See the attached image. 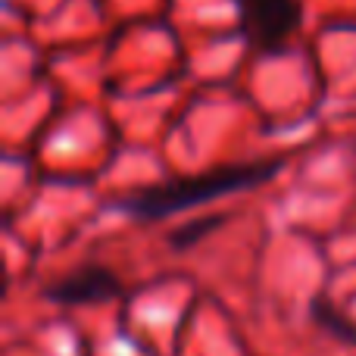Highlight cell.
Returning <instances> with one entry per match:
<instances>
[{
  "label": "cell",
  "instance_id": "cell-1",
  "mask_svg": "<svg viewBox=\"0 0 356 356\" xmlns=\"http://www.w3.org/2000/svg\"><path fill=\"white\" fill-rule=\"evenodd\" d=\"M278 169H282V160H253V163H238V166L209 169V172L200 175L172 178V181L150 184V188L125 197L122 213L135 216V219H166V216H175L181 209L219 200L225 194L257 188V184L269 181Z\"/></svg>",
  "mask_w": 356,
  "mask_h": 356
},
{
  "label": "cell",
  "instance_id": "cell-2",
  "mask_svg": "<svg viewBox=\"0 0 356 356\" xmlns=\"http://www.w3.org/2000/svg\"><path fill=\"white\" fill-rule=\"evenodd\" d=\"M238 22L247 47L278 54L303 22L300 0H238Z\"/></svg>",
  "mask_w": 356,
  "mask_h": 356
},
{
  "label": "cell",
  "instance_id": "cell-3",
  "mask_svg": "<svg viewBox=\"0 0 356 356\" xmlns=\"http://www.w3.org/2000/svg\"><path fill=\"white\" fill-rule=\"evenodd\" d=\"M122 294V282L104 266H88L72 275L60 278L47 288V297L63 307H88V303H104Z\"/></svg>",
  "mask_w": 356,
  "mask_h": 356
},
{
  "label": "cell",
  "instance_id": "cell-4",
  "mask_svg": "<svg viewBox=\"0 0 356 356\" xmlns=\"http://www.w3.org/2000/svg\"><path fill=\"white\" fill-rule=\"evenodd\" d=\"M222 222V216H209V219H197V222H191L188 228H181V232L172 238V247H191L197 238H203V232H209V228H216Z\"/></svg>",
  "mask_w": 356,
  "mask_h": 356
}]
</instances>
